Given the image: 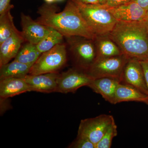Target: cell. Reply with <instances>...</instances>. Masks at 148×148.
<instances>
[{"mask_svg":"<svg viewBox=\"0 0 148 148\" xmlns=\"http://www.w3.org/2000/svg\"><path fill=\"white\" fill-rule=\"evenodd\" d=\"M140 61L144 72L145 80L148 90V60Z\"/></svg>","mask_w":148,"mask_h":148,"instance_id":"obj_26","label":"cell"},{"mask_svg":"<svg viewBox=\"0 0 148 148\" xmlns=\"http://www.w3.org/2000/svg\"><path fill=\"white\" fill-rule=\"evenodd\" d=\"M109 36L128 58L148 60V25L144 20L117 21Z\"/></svg>","mask_w":148,"mask_h":148,"instance_id":"obj_2","label":"cell"},{"mask_svg":"<svg viewBox=\"0 0 148 148\" xmlns=\"http://www.w3.org/2000/svg\"><path fill=\"white\" fill-rule=\"evenodd\" d=\"M97 58H108L123 54L120 48L109 35L97 36L94 40Z\"/></svg>","mask_w":148,"mask_h":148,"instance_id":"obj_17","label":"cell"},{"mask_svg":"<svg viewBox=\"0 0 148 148\" xmlns=\"http://www.w3.org/2000/svg\"><path fill=\"white\" fill-rule=\"evenodd\" d=\"M144 21H145L148 25V11L147 12V15H146Z\"/></svg>","mask_w":148,"mask_h":148,"instance_id":"obj_31","label":"cell"},{"mask_svg":"<svg viewBox=\"0 0 148 148\" xmlns=\"http://www.w3.org/2000/svg\"><path fill=\"white\" fill-rule=\"evenodd\" d=\"M0 80L1 99H6L24 92L32 91L29 84L23 79L9 78Z\"/></svg>","mask_w":148,"mask_h":148,"instance_id":"obj_15","label":"cell"},{"mask_svg":"<svg viewBox=\"0 0 148 148\" xmlns=\"http://www.w3.org/2000/svg\"><path fill=\"white\" fill-rule=\"evenodd\" d=\"M129 101L143 102L148 104V95L132 86L121 83L116 90L114 104Z\"/></svg>","mask_w":148,"mask_h":148,"instance_id":"obj_16","label":"cell"},{"mask_svg":"<svg viewBox=\"0 0 148 148\" xmlns=\"http://www.w3.org/2000/svg\"><path fill=\"white\" fill-rule=\"evenodd\" d=\"M25 40L22 32L16 31L0 44V66L15 58Z\"/></svg>","mask_w":148,"mask_h":148,"instance_id":"obj_13","label":"cell"},{"mask_svg":"<svg viewBox=\"0 0 148 148\" xmlns=\"http://www.w3.org/2000/svg\"><path fill=\"white\" fill-rule=\"evenodd\" d=\"M117 134V127L114 120L109 125L101 140L95 145V148H111L113 139Z\"/></svg>","mask_w":148,"mask_h":148,"instance_id":"obj_22","label":"cell"},{"mask_svg":"<svg viewBox=\"0 0 148 148\" xmlns=\"http://www.w3.org/2000/svg\"><path fill=\"white\" fill-rule=\"evenodd\" d=\"M64 0H56V1H57V2H61V1H64Z\"/></svg>","mask_w":148,"mask_h":148,"instance_id":"obj_32","label":"cell"},{"mask_svg":"<svg viewBox=\"0 0 148 148\" xmlns=\"http://www.w3.org/2000/svg\"><path fill=\"white\" fill-rule=\"evenodd\" d=\"M22 32L27 42L38 44L50 31L51 27L35 21L29 15L21 14Z\"/></svg>","mask_w":148,"mask_h":148,"instance_id":"obj_11","label":"cell"},{"mask_svg":"<svg viewBox=\"0 0 148 148\" xmlns=\"http://www.w3.org/2000/svg\"><path fill=\"white\" fill-rule=\"evenodd\" d=\"M121 80L116 78L104 77L93 79L88 86L94 92L102 95L106 101L114 104L116 90Z\"/></svg>","mask_w":148,"mask_h":148,"instance_id":"obj_14","label":"cell"},{"mask_svg":"<svg viewBox=\"0 0 148 148\" xmlns=\"http://www.w3.org/2000/svg\"><path fill=\"white\" fill-rule=\"evenodd\" d=\"M129 59L123 54L108 58H97L87 73L94 79L110 77L119 79L122 82L123 70Z\"/></svg>","mask_w":148,"mask_h":148,"instance_id":"obj_6","label":"cell"},{"mask_svg":"<svg viewBox=\"0 0 148 148\" xmlns=\"http://www.w3.org/2000/svg\"><path fill=\"white\" fill-rule=\"evenodd\" d=\"M73 1L96 36L109 35L112 32L118 21L107 9L106 5L85 4Z\"/></svg>","mask_w":148,"mask_h":148,"instance_id":"obj_3","label":"cell"},{"mask_svg":"<svg viewBox=\"0 0 148 148\" xmlns=\"http://www.w3.org/2000/svg\"><path fill=\"white\" fill-rule=\"evenodd\" d=\"M32 67L14 60L0 66V80L9 78H23L29 74Z\"/></svg>","mask_w":148,"mask_h":148,"instance_id":"obj_18","label":"cell"},{"mask_svg":"<svg viewBox=\"0 0 148 148\" xmlns=\"http://www.w3.org/2000/svg\"><path fill=\"white\" fill-rule=\"evenodd\" d=\"M66 45L58 44L50 50L41 54L31 68L29 74L37 75L57 72L67 62Z\"/></svg>","mask_w":148,"mask_h":148,"instance_id":"obj_5","label":"cell"},{"mask_svg":"<svg viewBox=\"0 0 148 148\" xmlns=\"http://www.w3.org/2000/svg\"><path fill=\"white\" fill-rule=\"evenodd\" d=\"M122 81L132 86L148 95L143 68L140 61L138 59H128L123 70Z\"/></svg>","mask_w":148,"mask_h":148,"instance_id":"obj_10","label":"cell"},{"mask_svg":"<svg viewBox=\"0 0 148 148\" xmlns=\"http://www.w3.org/2000/svg\"><path fill=\"white\" fill-rule=\"evenodd\" d=\"M132 0H107L106 5L110 7H115L129 2Z\"/></svg>","mask_w":148,"mask_h":148,"instance_id":"obj_25","label":"cell"},{"mask_svg":"<svg viewBox=\"0 0 148 148\" xmlns=\"http://www.w3.org/2000/svg\"><path fill=\"white\" fill-rule=\"evenodd\" d=\"M106 5L108 10L118 21L131 22L143 21L147 12L132 0L117 6Z\"/></svg>","mask_w":148,"mask_h":148,"instance_id":"obj_9","label":"cell"},{"mask_svg":"<svg viewBox=\"0 0 148 148\" xmlns=\"http://www.w3.org/2000/svg\"><path fill=\"white\" fill-rule=\"evenodd\" d=\"M37 12L39 15L37 21L55 29L64 37L78 36L92 40L96 38L73 0H68L62 11H58L56 5L45 3L39 8Z\"/></svg>","mask_w":148,"mask_h":148,"instance_id":"obj_1","label":"cell"},{"mask_svg":"<svg viewBox=\"0 0 148 148\" xmlns=\"http://www.w3.org/2000/svg\"><path fill=\"white\" fill-rule=\"evenodd\" d=\"M69 148H95V145L87 138L78 135L76 139L72 143Z\"/></svg>","mask_w":148,"mask_h":148,"instance_id":"obj_23","label":"cell"},{"mask_svg":"<svg viewBox=\"0 0 148 148\" xmlns=\"http://www.w3.org/2000/svg\"><path fill=\"white\" fill-rule=\"evenodd\" d=\"M10 10L0 15V44L17 31L13 21Z\"/></svg>","mask_w":148,"mask_h":148,"instance_id":"obj_21","label":"cell"},{"mask_svg":"<svg viewBox=\"0 0 148 148\" xmlns=\"http://www.w3.org/2000/svg\"><path fill=\"white\" fill-rule=\"evenodd\" d=\"M11 0H0V15L11 10L14 6L10 3Z\"/></svg>","mask_w":148,"mask_h":148,"instance_id":"obj_24","label":"cell"},{"mask_svg":"<svg viewBox=\"0 0 148 148\" xmlns=\"http://www.w3.org/2000/svg\"><path fill=\"white\" fill-rule=\"evenodd\" d=\"M78 69L87 72L97 58L94 40L84 37H64Z\"/></svg>","mask_w":148,"mask_h":148,"instance_id":"obj_4","label":"cell"},{"mask_svg":"<svg viewBox=\"0 0 148 148\" xmlns=\"http://www.w3.org/2000/svg\"><path fill=\"white\" fill-rule=\"evenodd\" d=\"M85 4H99V0H73Z\"/></svg>","mask_w":148,"mask_h":148,"instance_id":"obj_28","label":"cell"},{"mask_svg":"<svg viewBox=\"0 0 148 148\" xmlns=\"http://www.w3.org/2000/svg\"><path fill=\"white\" fill-rule=\"evenodd\" d=\"M45 3L48 4H52L56 2V0H44Z\"/></svg>","mask_w":148,"mask_h":148,"instance_id":"obj_29","label":"cell"},{"mask_svg":"<svg viewBox=\"0 0 148 148\" xmlns=\"http://www.w3.org/2000/svg\"><path fill=\"white\" fill-rule=\"evenodd\" d=\"M99 3L101 5H106L107 0H99Z\"/></svg>","mask_w":148,"mask_h":148,"instance_id":"obj_30","label":"cell"},{"mask_svg":"<svg viewBox=\"0 0 148 148\" xmlns=\"http://www.w3.org/2000/svg\"><path fill=\"white\" fill-rule=\"evenodd\" d=\"M139 4L147 11H148V0H132Z\"/></svg>","mask_w":148,"mask_h":148,"instance_id":"obj_27","label":"cell"},{"mask_svg":"<svg viewBox=\"0 0 148 148\" xmlns=\"http://www.w3.org/2000/svg\"><path fill=\"white\" fill-rule=\"evenodd\" d=\"M114 120L112 116L104 114L95 117L82 120L77 135L87 138L96 145Z\"/></svg>","mask_w":148,"mask_h":148,"instance_id":"obj_7","label":"cell"},{"mask_svg":"<svg viewBox=\"0 0 148 148\" xmlns=\"http://www.w3.org/2000/svg\"><path fill=\"white\" fill-rule=\"evenodd\" d=\"M41 54L36 45L27 42L21 47L14 60L32 66Z\"/></svg>","mask_w":148,"mask_h":148,"instance_id":"obj_19","label":"cell"},{"mask_svg":"<svg viewBox=\"0 0 148 148\" xmlns=\"http://www.w3.org/2000/svg\"><path fill=\"white\" fill-rule=\"evenodd\" d=\"M93 79L87 72L81 69H69L59 74L57 79L56 92L63 93L74 92L82 86H88Z\"/></svg>","mask_w":148,"mask_h":148,"instance_id":"obj_8","label":"cell"},{"mask_svg":"<svg viewBox=\"0 0 148 148\" xmlns=\"http://www.w3.org/2000/svg\"><path fill=\"white\" fill-rule=\"evenodd\" d=\"M64 37L61 33L51 27L49 32L36 45L37 49L41 53L48 51L63 42Z\"/></svg>","mask_w":148,"mask_h":148,"instance_id":"obj_20","label":"cell"},{"mask_svg":"<svg viewBox=\"0 0 148 148\" xmlns=\"http://www.w3.org/2000/svg\"><path fill=\"white\" fill-rule=\"evenodd\" d=\"M58 72L33 75L28 74L23 78L32 91L50 93L56 92Z\"/></svg>","mask_w":148,"mask_h":148,"instance_id":"obj_12","label":"cell"}]
</instances>
